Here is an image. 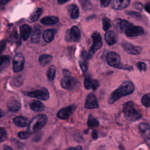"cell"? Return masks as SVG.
Instances as JSON below:
<instances>
[{
	"label": "cell",
	"mask_w": 150,
	"mask_h": 150,
	"mask_svg": "<svg viewBox=\"0 0 150 150\" xmlns=\"http://www.w3.org/2000/svg\"><path fill=\"white\" fill-rule=\"evenodd\" d=\"M134 91V86L133 83L130 81H125L110 94L108 99V103L110 104H114L121 97L131 94Z\"/></svg>",
	"instance_id": "obj_1"
},
{
	"label": "cell",
	"mask_w": 150,
	"mask_h": 150,
	"mask_svg": "<svg viewBox=\"0 0 150 150\" xmlns=\"http://www.w3.org/2000/svg\"><path fill=\"white\" fill-rule=\"evenodd\" d=\"M122 111L125 118L128 121H135L142 117L141 110L136 107L132 101H128L123 105Z\"/></svg>",
	"instance_id": "obj_2"
},
{
	"label": "cell",
	"mask_w": 150,
	"mask_h": 150,
	"mask_svg": "<svg viewBox=\"0 0 150 150\" xmlns=\"http://www.w3.org/2000/svg\"><path fill=\"white\" fill-rule=\"evenodd\" d=\"M47 117L45 114H39L34 117L28 124V132L31 134L39 131L46 124Z\"/></svg>",
	"instance_id": "obj_3"
},
{
	"label": "cell",
	"mask_w": 150,
	"mask_h": 150,
	"mask_svg": "<svg viewBox=\"0 0 150 150\" xmlns=\"http://www.w3.org/2000/svg\"><path fill=\"white\" fill-rule=\"evenodd\" d=\"M93 40V45L91 46L89 52L88 53V59H91L93 56L95 54V53L98 49H101L103 46V41L102 38L100 33L98 32H94L91 36Z\"/></svg>",
	"instance_id": "obj_4"
},
{
	"label": "cell",
	"mask_w": 150,
	"mask_h": 150,
	"mask_svg": "<svg viewBox=\"0 0 150 150\" xmlns=\"http://www.w3.org/2000/svg\"><path fill=\"white\" fill-rule=\"evenodd\" d=\"M79 84H80L78 80L71 75L64 76L61 81L62 87L67 90H75L78 88Z\"/></svg>",
	"instance_id": "obj_5"
},
{
	"label": "cell",
	"mask_w": 150,
	"mask_h": 150,
	"mask_svg": "<svg viewBox=\"0 0 150 150\" xmlns=\"http://www.w3.org/2000/svg\"><path fill=\"white\" fill-rule=\"evenodd\" d=\"M81 38V32L79 28L74 26L71 28L67 29L65 34V39L69 42H79Z\"/></svg>",
	"instance_id": "obj_6"
},
{
	"label": "cell",
	"mask_w": 150,
	"mask_h": 150,
	"mask_svg": "<svg viewBox=\"0 0 150 150\" xmlns=\"http://www.w3.org/2000/svg\"><path fill=\"white\" fill-rule=\"evenodd\" d=\"M25 94L29 97L39 98L42 100H47L49 98V93L46 88H42L40 90L26 93Z\"/></svg>",
	"instance_id": "obj_7"
},
{
	"label": "cell",
	"mask_w": 150,
	"mask_h": 150,
	"mask_svg": "<svg viewBox=\"0 0 150 150\" xmlns=\"http://www.w3.org/2000/svg\"><path fill=\"white\" fill-rule=\"evenodd\" d=\"M107 63L110 66L115 68L118 69L121 65V58L120 55L114 52H109L106 57Z\"/></svg>",
	"instance_id": "obj_8"
},
{
	"label": "cell",
	"mask_w": 150,
	"mask_h": 150,
	"mask_svg": "<svg viewBox=\"0 0 150 150\" xmlns=\"http://www.w3.org/2000/svg\"><path fill=\"white\" fill-rule=\"evenodd\" d=\"M25 58L21 53L15 54L13 60V70L14 72L18 73L22 71L24 67Z\"/></svg>",
	"instance_id": "obj_9"
},
{
	"label": "cell",
	"mask_w": 150,
	"mask_h": 150,
	"mask_svg": "<svg viewBox=\"0 0 150 150\" xmlns=\"http://www.w3.org/2000/svg\"><path fill=\"white\" fill-rule=\"evenodd\" d=\"M125 33L128 37H136L143 35L144 29L141 26L132 25L125 31Z\"/></svg>",
	"instance_id": "obj_10"
},
{
	"label": "cell",
	"mask_w": 150,
	"mask_h": 150,
	"mask_svg": "<svg viewBox=\"0 0 150 150\" xmlns=\"http://www.w3.org/2000/svg\"><path fill=\"white\" fill-rule=\"evenodd\" d=\"M76 108V105L75 104H72L67 107H65L60 110L57 114L58 118L62 120H66L71 115L74 111Z\"/></svg>",
	"instance_id": "obj_11"
},
{
	"label": "cell",
	"mask_w": 150,
	"mask_h": 150,
	"mask_svg": "<svg viewBox=\"0 0 150 150\" xmlns=\"http://www.w3.org/2000/svg\"><path fill=\"white\" fill-rule=\"evenodd\" d=\"M114 25L115 26V29L119 31V32H124L133 23H131L130 22L124 20V19H117L114 22Z\"/></svg>",
	"instance_id": "obj_12"
},
{
	"label": "cell",
	"mask_w": 150,
	"mask_h": 150,
	"mask_svg": "<svg viewBox=\"0 0 150 150\" xmlns=\"http://www.w3.org/2000/svg\"><path fill=\"white\" fill-rule=\"evenodd\" d=\"M99 105L96 97L92 93L89 94L86 100L84 108L87 109H95L98 107Z\"/></svg>",
	"instance_id": "obj_13"
},
{
	"label": "cell",
	"mask_w": 150,
	"mask_h": 150,
	"mask_svg": "<svg viewBox=\"0 0 150 150\" xmlns=\"http://www.w3.org/2000/svg\"><path fill=\"white\" fill-rule=\"evenodd\" d=\"M122 46L127 53L131 54H140L142 51V48L141 47L134 46L133 45L128 42L122 43Z\"/></svg>",
	"instance_id": "obj_14"
},
{
	"label": "cell",
	"mask_w": 150,
	"mask_h": 150,
	"mask_svg": "<svg viewBox=\"0 0 150 150\" xmlns=\"http://www.w3.org/2000/svg\"><path fill=\"white\" fill-rule=\"evenodd\" d=\"M88 56L87 52L83 50H82L80 56V61L79 64L80 66V68L83 72H86L88 69Z\"/></svg>",
	"instance_id": "obj_15"
},
{
	"label": "cell",
	"mask_w": 150,
	"mask_h": 150,
	"mask_svg": "<svg viewBox=\"0 0 150 150\" xmlns=\"http://www.w3.org/2000/svg\"><path fill=\"white\" fill-rule=\"evenodd\" d=\"M138 128L144 139L148 142H149L150 136V128L149 125L146 123L142 122L139 124Z\"/></svg>",
	"instance_id": "obj_16"
},
{
	"label": "cell",
	"mask_w": 150,
	"mask_h": 150,
	"mask_svg": "<svg viewBox=\"0 0 150 150\" xmlns=\"http://www.w3.org/2000/svg\"><path fill=\"white\" fill-rule=\"evenodd\" d=\"M105 40L108 45H112L118 40L117 35L114 30H109L105 35Z\"/></svg>",
	"instance_id": "obj_17"
},
{
	"label": "cell",
	"mask_w": 150,
	"mask_h": 150,
	"mask_svg": "<svg viewBox=\"0 0 150 150\" xmlns=\"http://www.w3.org/2000/svg\"><path fill=\"white\" fill-rule=\"evenodd\" d=\"M41 33L42 28L39 25H36L34 26L33 30L31 35V40L33 43H38L40 42Z\"/></svg>",
	"instance_id": "obj_18"
},
{
	"label": "cell",
	"mask_w": 150,
	"mask_h": 150,
	"mask_svg": "<svg viewBox=\"0 0 150 150\" xmlns=\"http://www.w3.org/2000/svg\"><path fill=\"white\" fill-rule=\"evenodd\" d=\"M112 7L114 9H122L127 8L130 3L129 0H114L112 1Z\"/></svg>",
	"instance_id": "obj_19"
},
{
	"label": "cell",
	"mask_w": 150,
	"mask_h": 150,
	"mask_svg": "<svg viewBox=\"0 0 150 150\" xmlns=\"http://www.w3.org/2000/svg\"><path fill=\"white\" fill-rule=\"evenodd\" d=\"M7 106L9 110L12 112L18 111L21 107V103L13 98H11L8 100L7 102Z\"/></svg>",
	"instance_id": "obj_20"
},
{
	"label": "cell",
	"mask_w": 150,
	"mask_h": 150,
	"mask_svg": "<svg viewBox=\"0 0 150 150\" xmlns=\"http://www.w3.org/2000/svg\"><path fill=\"white\" fill-rule=\"evenodd\" d=\"M31 27L26 24H23L20 27L21 36L23 40H26L28 39L31 33Z\"/></svg>",
	"instance_id": "obj_21"
},
{
	"label": "cell",
	"mask_w": 150,
	"mask_h": 150,
	"mask_svg": "<svg viewBox=\"0 0 150 150\" xmlns=\"http://www.w3.org/2000/svg\"><path fill=\"white\" fill-rule=\"evenodd\" d=\"M29 106L31 110L36 112L42 111L45 109L44 104L42 102L37 100H33L31 101L29 103Z\"/></svg>",
	"instance_id": "obj_22"
},
{
	"label": "cell",
	"mask_w": 150,
	"mask_h": 150,
	"mask_svg": "<svg viewBox=\"0 0 150 150\" xmlns=\"http://www.w3.org/2000/svg\"><path fill=\"white\" fill-rule=\"evenodd\" d=\"M59 21V18L54 16H47L43 17L40 20V22L43 25H51L57 23Z\"/></svg>",
	"instance_id": "obj_23"
},
{
	"label": "cell",
	"mask_w": 150,
	"mask_h": 150,
	"mask_svg": "<svg viewBox=\"0 0 150 150\" xmlns=\"http://www.w3.org/2000/svg\"><path fill=\"white\" fill-rule=\"evenodd\" d=\"M68 12L72 19H77L79 17V9L76 5L72 4L68 6Z\"/></svg>",
	"instance_id": "obj_24"
},
{
	"label": "cell",
	"mask_w": 150,
	"mask_h": 150,
	"mask_svg": "<svg viewBox=\"0 0 150 150\" xmlns=\"http://www.w3.org/2000/svg\"><path fill=\"white\" fill-rule=\"evenodd\" d=\"M54 33L55 30L54 29H49L45 30L43 33V38L44 40L47 43L51 42L54 39Z\"/></svg>",
	"instance_id": "obj_25"
},
{
	"label": "cell",
	"mask_w": 150,
	"mask_h": 150,
	"mask_svg": "<svg viewBox=\"0 0 150 150\" xmlns=\"http://www.w3.org/2000/svg\"><path fill=\"white\" fill-rule=\"evenodd\" d=\"M10 65V58L8 56H3L0 57V73Z\"/></svg>",
	"instance_id": "obj_26"
},
{
	"label": "cell",
	"mask_w": 150,
	"mask_h": 150,
	"mask_svg": "<svg viewBox=\"0 0 150 150\" xmlns=\"http://www.w3.org/2000/svg\"><path fill=\"white\" fill-rule=\"evenodd\" d=\"M13 122L16 126L19 127H24L29 124L28 120L22 116H18L15 117L13 119Z\"/></svg>",
	"instance_id": "obj_27"
},
{
	"label": "cell",
	"mask_w": 150,
	"mask_h": 150,
	"mask_svg": "<svg viewBox=\"0 0 150 150\" xmlns=\"http://www.w3.org/2000/svg\"><path fill=\"white\" fill-rule=\"evenodd\" d=\"M52 56L50 54H43L40 56L39 60V63L41 66H45L49 63L51 62L52 60Z\"/></svg>",
	"instance_id": "obj_28"
},
{
	"label": "cell",
	"mask_w": 150,
	"mask_h": 150,
	"mask_svg": "<svg viewBox=\"0 0 150 150\" xmlns=\"http://www.w3.org/2000/svg\"><path fill=\"white\" fill-rule=\"evenodd\" d=\"M42 13V9L41 8H36L30 15L29 21L32 22H36L39 18Z\"/></svg>",
	"instance_id": "obj_29"
},
{
	"label": "cell",
	"mask_w": 150,
	"mask_h": 150,
	"mask_svg": "<svg viewBox=\"0 0 150 150\" xmlns=\"http://www.w3.org/2000/svg\"><path fill=\"white\" fill-rule=\"evenodd\" d=\"M87 125L90 128L97 127L99 125V122L91 114H90L88 116V119L87 121Z\"/></svg>",
	"instance_id": "obj_30"
},
{
	"label": "cell",
	"mask_w": 150,
	"mask_h": 150,
	"mask_svg": "<svg viewBox=\"0 0 150 150\" xmlns=\"http://www.w3.org/2000/svg\"><path fill=\"white\" fill-rule=\"evenodd\" d=\"M56 69L54 65H52L49 67L46 73L47 77L49 80H53L54 79L56 75Z\"/></svg>",
	"instance_id": "obj_31"
},
{
	"label": "cell",
	"mask_w": 150,
	"mask_h": 150,
	"mask_svg": "<svg viewBox=\"0 0 150 150\" xmlns=\"http://www.w3.org/2000/svg\"><path fill=\"white\" fill-rule=\"evenodd\" d=\"M91 82H92V79L91 78V76L89 74H87L85 76L84 80V87L87 90L90 89L91 86Z\"/></svg>",
	"instance_id": "obj_32"
},
{
	"label": "cell",
	"mask_w": 150,
	"mask_h": 150,
	"mask_svg": "<svg viewBox=\"0 0 150 150\" xmlns=\"http://www.w3.org/2000/svg\"><path fill=\"white\" fill-rule=\"evenodd\" d=\"M111 26V21L107 18H104L103 19V28L104 30L107 31Z\"/></svg>",
	"instance_id": "obj_33"
},
{
	"label": "cell",
	"mask_w": 150,
	"mask_h": 150,
	"mask_svg": "<svg viewBox=\"0 0 150 150\" xmlns=\"http://www.w3.org/2000/svg\"><path fill=\"white\" fill-rule=\"evenodd\" d=\"M149 98H150V94L148 93L143 96L141 99L142 104L147 108L149 107Z\"/></svg>",
	"instance_id": "obj_34"
},
{
	"label": "cell",
	"mask_w": 150,
	"mask_h": 150,
	"mask_svg": "<svg viewBox=\"0 0 150 150\" xmlns=\"http://www.w3.org/2000/svg\"><path fill=\"white\" fill-rule=\"evenodd\" d=\"M9 40L11 42H16L19 40V36H18L17 31L13 30L11 33V34L9 36Z\"/></svg>",
	"instance_id": "obj_35"
},
{
	"label": "cell",
	"mask_w": 150,
	"mask_h": 150,
	"mask_svg": "<svg viewBox=\"0 0 150 150\" xmlns=\"http://www.w3.org/2000/svg\"><path fill=\"white\" fill-rule=\"evenodd\" d=\"M79 2L81 3V6L83 8V9L85 10L90 9V8L91 7V4H90V2L87 1H80Z\"/></svg>",
	"instance_id": "obj_36"
},
{
	"label": "cell",
	"mask_w": 150,
	"mask_h": 150,
	"mask_svg": "<svg viewBox=\"0 0 150 150\" xmlns=\"http://www.w3.org/2000/svg\"><path fill=\"white\" fill-rule=\"evenodd\" d=\"M30 136V134L28 132H23V131H22V132H19L18 133V137L21 138V139H28L29 137Z\"/></svg>",
	"instance_id": "obj_37"
},
{
	"label": "cell",
	"mask_w": 150,
	"mask_h": 150,
	"mask_svg": "<svg viewBox=\"0 0 150 150\" xmlns=\"http://www.w3.org/2000/svg\"><path fill=\"white\" fill-rule=\"evenodd\" d=\"M137 67L140 71H146V65L142 62H139L137 63Z\"/></svg>",
	"instance_id": "obj_38"
},
{
	"label": "cell",
	"mask_w": 150,
	"mask_h": 150,
	"mask_svg": "<svg viewBox=\"0 0 150 150\" xmlns=\"http://www.w3.org/2000/svg\"><path fill=\"white\" fill-rule=\"evenodd\" d=\"M127 13L130 16H131L132 17L135 18H142V15L137 12H134V11H131V12H127Z\"/></svg>",
	"instance_id": "obj_39"
},
{
	"label": "cell",
	"mask_w": 150,
	"mask_h": 150,
	"mask_svg": "<svg viewBox=\"0 0 150 150\" xmlns=\"http://www.w3.org/2000/svg\"><path fill=\"white\" fill-rule=\"evenodd\" d=\"M0 137L5 140L7 138V133L6 130L2 127H0Z\"/></svg>",
	"instance_id": "obj_40"
},
{
	"label": "cell",
	"mask_w": 150,
	"mask_h": 150,
	"mask_svg": "<svg viewBox=\"0 0 150 150\" xmlns=\"http://www.w3.org/2000/svg\"><path fill=\"white\" fill-rule=\"evenodd\" d=\"M99 87V83L97 80H92L91 88L93 90H96Z\"/></svg>",
	"instance_id": "obj_41"
},
{
	"label": "cell",
	"mask_w": 150,
	"mask_h": 150,
	"mask_svg": "<svg viewBox=\"0 0 150 150\" xmlns=\"http://www.w3.org/2000/svg\"><path fill=\"white\" fill-rule=\"evenodd\" d=\"M118 69H123V70H131L133 69L132 66L127 65V64H124L122 63L121 64V65L119 66Z\"/></svg>",
	"instance_id": "obj_42"
},
{
	"label": "cell",
	"mask_w": 150,
	"mask_h": 150,
	"mask_svg": "<svg viewBox=\"0 0 150 150\" xmlns=\"http://www.w3.org/2000/svg\"><path fill=\"white\" fill-rule=\"evenodd\" d=\"M23 82V80L22 77H18L15 80V84L16 86L19 87L21 85H22Z\"/></svg>",
	"instance_id": "obj_43"
},
{
	"label": "cell",
	"mask_w": 150,
	"mask_h": 150,
	"mask_svg": "<svg viewBox=\"0 0 150 150\" xmlns=\"http://www.w3.org/2000/svg\"><path fill=\"white\" fill-rule=\"evenodd\" d=\"M134 6L135 8H136L137 9H138L139 11H142L143 9V5L142 4V3L139 2H135L134 4Z\"/></svg>",
	"instance_id": "obj_44"
},
{
	"label": "cell",
	"mask_w": 150,
	"mask_h": 150,
	"mask_svg": "<svg viewBox=\"0 0 150 150\" xmlns=\"http://www.w3.org/2000/svg\"><path fill=\"white\" fill-rule=\"evenodd\" d=\"M6 45V41L5 40H3L0 42V54L5 49Z\"/></svg>",
	"instance_id": "obj_45"
},
{
	"label": "cell",
	"mask_w": 150,
	"mask_h": 150,
	"mask_svg": "<svg viewBox=\"0 0 150 150\" xmlns=\"http://www.w3.org/2000/svg\"><path fill=\"white\" fill-rule=\"evenodd\" d=\"M110 0H107V1H103V0H101L100 1V4H101V6H103V7H106L110 3Z\"/></svg>",
	"instance_id": "obj_46"
},
{
	"label": "cell",
	"mask_w": 150,
	"mask_h": 150,
	"mask_svg": "<svg viewBox=\"0 0 150 150\" xmlns=\"http://www.w3.org/2000/svg\"><path fill=\"white\" fill-rule=\"evenodd\" d=\"M65 150H83V148L81 147V146L80 145H77L75 147H70L68 148L67 149H66Z\"/></svg>",
	"instance_id": "obj_47"
},
{
	"label": "cell",
	"mask_w": 150,
	"mask_h": 150,
	"mask_svg": "<svg viewBox=\"0 0 150 150\" xmlns=\"http://www.w3.org/2000/svg\"><path fill=\"white\" fill-rule=\"evenodd\" d=\"M98 132L96 130H93L92 132V138L93 139L96 140L98 138Z\"/></svg>",
	"instance_id": "obj_48"
},
{
	"label": "cell",
	"mask_w": 150,
	"mask_h": 150,
	"mask_svg": "<svg viewBox=\"0 0 150 150\" xmlns=\"http://www.w3.org/2000/svg\"><path fill=\"white\" fill-rule=\"evenodd\" d=\"M41 137H42V134H41V133L38 134H37V135H36L33 138V141H39V140L40 139Z\"/></svg>",
	"instance_id": "obj_49"
},
{
	"label": "cell",
	"mask_w": 150,
	"mask_h": 150,
	"mask_svg": "<svg viewBox=\"0 0 150 150\" xmlns=\"http://www.w3.org/2000/svg\"><path fill=\"white\" fill-rule=\"evenodd\" d=\"M149 9H150V4L149 2H148L145 6V10L148 12L149 13Z\"/></svg>",
	"instance_id": "obj_50"
},
{
	"label": "cell",
	"mask_w": 150,
	"mask_h": 150,
	"mask_svg": "<svg viewBox=\"0 0 150 150\" xmlns=\"http://www.w3.org/2000/svg\"><path fill=\"white\" fill-rule=\"evenodd\" d=\"M63 74H64V76H70L71 73L68 70H65L64 69L63 71Z\"/></svg>",
	"instance_id": "obj_51"
},
{
	"label": "cell",
	"mask_w": 150,
	"mask_h": 150,
	"mask_svg": "<svg viewBox=\"0 0 150 150\" xmlns=\"http://www.w3.org/2000/svg\"><path fill=\"white\" fill-rule=\"evenodd\" d=\"M4 150H12V149L8 145H4Z\"/></svg>",
	"instance_id": "obj_52"
},
{
	"label": "cell",
	"mask_w": 150,
	"mask_h": 150,
	"mask_svg": "<svg viewBox=\"0 0 150 150\" xmlns=\"http://www.w3.org/2000/svg\"><path fill=\"white\" fill-rule=\"evenodd\" d=\"M9 1H5V0H2V1H0V6L2 5H4L6 4V3H8Z\"/></svg>",
	"instance_id": "obj_53"
},
{
	"label": "cell",
	"mask_w": 150,
	"mask_h": 150,
	"mask_svg": "<svg viewBox=\"0 0 150 150\" xmlns=\"http://www.w3.org/2000/svg\"><path fill=\"white\" fill-rule=\"evenodd\" d=\"M4 115V111L0 110V118L2 117Z\"/></svg>",
	"instance_id": "obj_54"
},
{
	"label": "cell",
	"mask_w": 150,
	"mask_h": 150,
	"mask_svg": "<svg viewBox=\"0 0 150 150\" xmlns=\"http://www.w3.org/2000/svg\"><path fill=\"white\" fill-rule=\"evenodd\" d=\"M68 1H58V2L59 3V4H64V3H66V2H67Z\"/></svg>",
	"instance_id": "obj_55"
},
{
	"label": "cell",
	"mask_w": 150,
	"mask_h": 150,
	"mask_svg": "<svg viewBox=\"0 0 150 150\" xmlns=\"http://www.w3.org/2000/svg\"><path fill=\"white\" fill-rule=\"evenodd\" d=\"M88 129H86V130H85V131H84V133L86 134H88Z\"/></svg>",
	"instance_id": "obj_56"
},
{
	"label": "cell",
	"mask_w": 150,
	"mask_h": 150,
	"mask_svg": "<svg viewBox=\"0 0 150 150\" xmlns=\"http://www.w3.org/2000/svg\"><path fill=\"white\" fill-rule=\"evenodd\" d=\"M5 140L4 139H2L1 137H0V144H1V142H2V141H4Z\"/></svg>",
	"instance_id": "obj_57"
},
{
	"label": "cell",
	"mask_w": 150,
	"mask_h": 150,
	"mask_svg": "<svg viewBox=\"0 0 150 150\" xmlns=\"http://www.w3.org/2000/svg\"><path fill=\"white\" fill-rule=\"evenodd\" d=\"M54 150H58V149H54Z\"/></svg>",
	"instance_id": "obj_58"
}]
</instances>
